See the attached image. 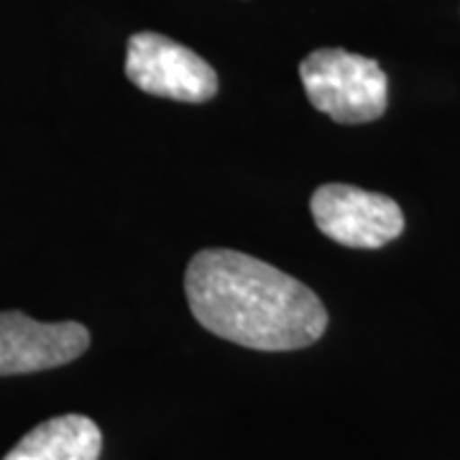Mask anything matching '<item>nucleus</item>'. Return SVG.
Wrapping results in <instances>:
<instances>
[{
  "instance_id": "nucleus-1",
  "label": "nucleus",
  "mask_w": 460,
  "mask_h": 460,
  "mask_svg": "<svg viewBox=\"0 0 460 460\" xmlns=\"http://www.w3.org/2000/svg\"><path fill=\"white\" fill-rule=\"evenodd\" d=\"M184 292L202 328L253 350H299L328 328V310L310 287L241 251L195 253Z\"/></svg>"
},
{
  "instance_id": "nucleus-2",
  "label": "nucleus",
  "mask_w": 460,
  "mask_h": 460,
  "mask_svg": "<svg viewBox=\"0 0 460 460\" xmlns=\"http://www.w3.org/2000/svg\"><path fill=\"white\" fill-rule=\"evenodd\" d=\"M299 80L320 113L343 126L371 123L386 113L389 80L376 59L345 49H317L299 65Z\"/></svg>"
},
{
  "instance_id": "nucleus-3",
  "label": "nucleus",
  "mask_w": 460,
  "mask_h": 460,
  "mask_svg": "<svg viewBox=\"0 0 460 460\" xmlns=\"http://www.w3.org/2000/svg\"><path fill=\"white\" fill-rule=\"evenodd\" d=\"M126 75L138 90L156 98L208 102L217 95L213 66L162 33H133L126 54Z\"/></svg>"
},
{
  "instance_id": "nucleus-4",
  "label": "nucleus",
  "mask_w": 460,
  "mask_h": 460,
  "mask_svg": "<svg viewBox=\"0 0 460 460\" xmlns=\"http://www.w3.org/2000/svg\"><path fill=\"white\" fill-rule=\"evenodd\" d=\"M314 226L348 248L386 246L404 233V213L394 199L350 184H323L313 195Z\"/></svg>"
},
{
  "instance_id": "nucleus-5",
  "label": "nucleus",
  "mask_w": 460,
  "mask_h": 460,
  "mask_svg": "<svg viewBox=\"0 0 460 460\" xmlns=\"http://www.w3.org/2000/svg\"><path fill=\"white\" fill-rule=\"evenodd\" d=\"M90 348V330L80 323H36L29 314L0 313V376L59 368Z\"/></svg>"
},
{
  "instance_id": "nucleus-6",
  "label": "nucleus",
  "mask_w": 460,
  "mask_h": 460,
  "mask_svg": "<svg viewBox=\"0 0 460 460\" xmlns=\"http://www.w3.org/2000/svg\"><path fill=\"white\" fill-rule=\"evenodd\" d=\"M102 432L84 414H62L41 422L3 460H98Z\"/></svg>"
}]
</instances>
